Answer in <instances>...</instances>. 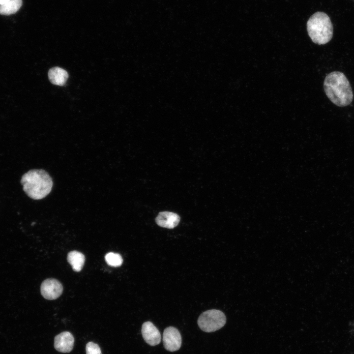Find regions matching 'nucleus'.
I'll use <instances>...</instances> for the list:
<instances>
[{
  "label": "nucleus",
  "mask_w": 354,
  "mask_h": 354,
  "mask_svg": "<svg viewBox=\"0 0 354 354\" xmlns=\"http://www.w3.org/2000/svg\"><path fill=\"white\" fill-rule=\"evenodd\" d=\"M324 88L329 99L339 107L348 106L353 101L352 88L341 72L333 71L327 74L324 82Z\"/></svg>",
  "instance_id": "nucleus-1"
},
{
  "label": "nucleus",
  "mask_w": 354,
  "mask_h": 354,
  "mask_svg": "<svg viewBox=\"0 0 354 354\" xmlns=\"http://www.w3.org/2000/svg\"><path fill=\"white\" fill-rule=\"evenodd\" d=\"M20 182L25 193L33 200H41L47 196L53 184L50 176L42 169L29 171L22 176Z\"/></svg>",
  "instance_id": "nucleus-2"
},
{
  "label": "nucleus",
  "mask_w": 354,
  "mask_h": 354,
  "mask_svg": "<svg viewBox=\"0 0 354 354\" xmlns=\"http://www.w3.org/2000/svg\"><path fill=\"white\" fill-rule=\"evenodd\" d=\"M307 30L312 41L319 45L328 43L333 36L330 19L323 12H317L310 17L307 23Z\"/></svg>",
  "instance_id": "nucleus-3"
},
{
  "label": "nucleus",
  "mask_w": 354,
  "mask_h": 354,
  "mask_svg": "<svg viewBox=\"0 0 354 354\" xmlns=\"http://www.w3.org/2000/svg\"><path fill=\"white\" fill-rule=\"evenodd\" d=\"M224 313L216 309L208 310L202 313L197 323L200 328L206 332H212L221 328L226 324Z\"/></svg>",
  "instance_id": "nucleus-4"
},
{
  "label": "nucleus",
  "mask_w": 354,
  "mask_h": 354,
  "mask_svg": "<svg viewBox=\"0 0 354 354\" xmlns=\"http://www.w3.org/2000/svg\"><path fill=\"white\" fill-rule=\"evenodd\" d=\"M162 339L165 349L169 352L177 351L181 347V334L178 330L174 326H169L164 329Z\"/></svg>",
  "instance_id": "nucleus-5"
},
{
  "label": "nucleus",
  "mask_w": 354,
  "mask_h": 354,
  "mask_svg": "<svg viewBox=\"0 0 354 354\" xmlns=\"http://www.w3.org/2000/svg\"><path fill=\"white\" fill-rule=\"evenodd\" d=\"M63 287L58 280L49 278L41 284L40 292L42 295L48 300L56 299L61 295Z\"/></svg>",
  "instance_id": "nucleus-6"
},
{
  "label": "nucleus",
  "mask_w": 354,
  "mask_h": 354,
  "mask_svg": "<svg viewBox=\"0 0 354 354\" xmlns=\"http://www.w3.org/2000/svg\"><path fill=\"white\" fill-rule=\"evenodd\" d=\"M141 333L145 341L149 345L154 346L161 342V334L158 328L151 322L143 323Z\"/></svg>",
  "instance_id": "nucleus-7"
},
{
  "label": "nucleus",
  "mask_w": 354,
  "mask_h": 354,
  "mask_svg": "<svg viewBox=\"0 0 354 354\" xmlns=\"http://www.w3.org/2000/svg\"><path fill=\"white\" fill-rule=\"evenodd\" d=\"M74 338L68 331H63L54 338V348L58 352L63 353L70 352L74 347Z\"/></svg>",
  "instance_id": "nucleus-8"
},
{
  "label": "nucleus",
  "mask_w": 354,
  "mask_h": 354,
  "mask_svg": "<svg viewBox=\"0 0 354 354\" xmlns=\"http://www.w3.org/2000/svg\"><path fill=\"white\" fill-rule=\"evenodd\" d=\"M180 217L177 213L169 212H160L155 218L156 224L163 228L173 229L177 226L180 222Z\"/></svg>",
  "instance_id": "nucleus-9"
},
{
  "label": "nucleus",
  "mask_w": 354,
  "mask_h": 354,
  "mask_svg": "<svg viewBox=\"0 0 354 354\" xmlns=\"http://www.w3.org/2000/svg\"><path fill=\"white\" fill-rule=\"evenodd\" d=\"M48 77L53 84L62 86L66 83L68 74L64 69L59 67H55L49 70Z\"/></svg>",
  "instance_id": "nucleus-10"
},
{
  "label": "nucleus",
  "mask_w": 354,
  "mask_h": 354,
  "mask_svg": "<svg viewBox=\"0 0 354 354\" xmlns=\"http://www.w3.org/2000/svg\"><path fill=\"white\" fill-rule=\"evenodd\" d=\"M67 259L73 270L76 272L81 270L85 261L84 254L77 251L70 252L67 255Z\"/></svg>",
  "instance_id": "nucleus-11"
},
{
  "label": "nucleus",
  "mask_w": 354,
  "mask_h": 354,
  "mask_svg": "<svg viewBox=\"0 0 354 354\" xmlns=\"http://www.w3.org/2000/svg\"><path fill=\"white\" fill-rule=\"evenodd\" d=\"M22 4V0H9L0 5V14L9 15L17 12Z\"/></svg>",
  "instance_id": "nucleus-12"
},
{
  "label": "nucleus",
  "mask_w": 354,
  "mask_h": 354,
  "mask_svg": "<svg viewBox=\"0 0 354 354\" xmlns=\"http://www.w3.org/2000/svg\"><path fill=\"white\" fill-rule=\"evenodd\" d=\"M107 264L111 266L118 267L121 265L123 260L121 255L118 253L110 252L105 257Z\"/></svg>",
  "instance_id": "nucleus-13"
},
{
  "label": "nucleus",
  "mask_w": 354,
  "mask_h": 354,
  "mask_svg": "<svg viewBox=\"0 0 354 354\" xmlns=\"http://www.w3.org/2000/svg\"><path fill=\"white\" fill-rule=\"evenodd\" d=\"M86 354H102L99 345L93 342H88L86 346Z\"/></svg>",
  "instance_id": "nucleus-14"
},
{
  "label": "nucleus",
  "mask_w": 354,
  "mask_h": 354,
  "mask_svg": "<svg viewBox=\"0 0 354 354\" xmlns=\"http://www.w3.org/2000/svg\"><path fill=\"white\" fill-rule=\"evenodd\" d=\"M9 0H0V5L3 4Z\"/></svg>",
  "instance_id": "nucleus-15"
}]
</instances>
